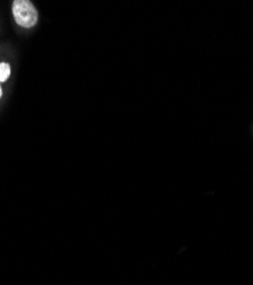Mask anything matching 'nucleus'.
<instances>
[{"mask_svg":"<svg viewBox=\"0 0 253 285\" xmlns=\"http://www.w3.org/2000/svg\"><path fill=\"white\" fill-rule=\"evenodd\" d=\"M12 10L15 21L21 27L30 29L38 22V12L29 0H15Z\"/></svg>","mask_w":253,"mask_h":285,"instance_id":"obj_1","label":"nucleus"},{"mask_svg":"<svg viewBox=\"0 0 253 285\" xmlns=\"http://www.w3.org/2000/svg\"><path fill=\"white\" fill-rule=\"evenodd\" d=\"M1 94H2V90H1V87H0V97H1Z\"/></svg>","mask_w":253,"mask_h":285,"instance_id":"obj_3","label":"nucleus"},{"mask_svg":"<svg viewBox=\"0 0 253 285\" xmlns=\"http://www.w3.org/2000/svg\"><path fill=\"white\" fill-rule=\"evenodd\" d=\"M10 76V66L7 63H0V82H3Z\"/></svg>","mask_w":253,"mask_h":285,"instance_id":"obj_2","label":"nucleus"}]
</instances>
